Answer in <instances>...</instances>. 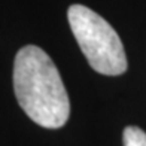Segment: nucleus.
I'll return each instance as SVG.
<instances>
[{
    "label": "nucleus",
    "instance_id": "3",
    "mask_svg": "<svg viewBox=\"0 0 146 146\" xmlns=\"http://www.w3.org/2000/svg\"><path fill=\"white\" fill-rule=\"evenodd\" d=\"M124 146H146V133L134 125H128L122 133Z\"/></svg>",
    "mask_w": 146,
    "mask_h": 146
},
{
    "label": "nucleus",
    "instance_id": "1",
    "mask_svg": "<svg viewBox=\"0 0 146 146\" xmlns=\"http://www.w3.org/2000/svg\"><path fill=\"white\" fill-rule=\"evenodd\" d=\"M14 92L27 116L45 128H60L70 116V102L60 72L39 46L27 45L14 61Z\"/></svg>",
    "mask_w": 146,
    "mask_h": 146
},
{
    "label": "nucleus",
    "instance_id": "2",
    "mask_svg": "<svg viewBox=\"0 0 146 146\" xmlns=\"http://www.w3.org/2000/svg\"><path fill=\"white\" fill-rule=\"evenodd\" d=\"M67 19L82 54L97 73L118 76L127 70L124 45L103 17L84 5H72Z\"/></svg>",
    "mask_w": 146,
    "mask_h": 146
}]
</instances>
